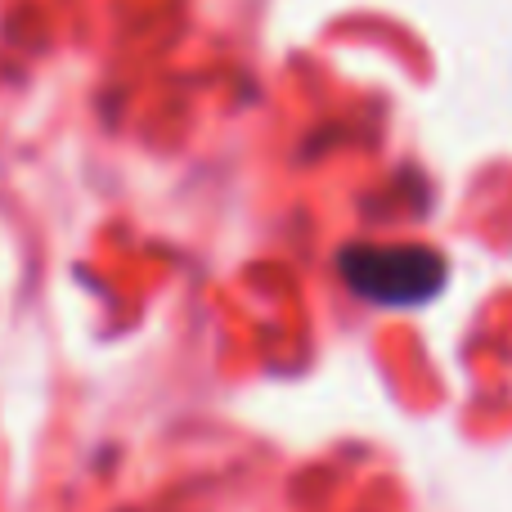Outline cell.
I'll list each match as a JSON object with an SVG mask.
<instances>
[{"instance_id": "obj_1", "label": "cell", "mask_w": 512, "mask_h": 512, "mask_svg": "<svg viewBox=\"0 0 512 512\" xmlns=\"http://www.w3.org/2000/svg\"><path fill=\"white\" fill-rule=\"evenodd\" d=\"M342 279L373 306H418L441 292L445 261L414 243H396V248L360 243V248L342 252Z\"/></svg>"}]
</instances>
